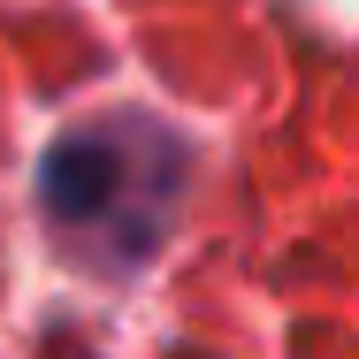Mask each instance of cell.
Here are the masks:
<instances>
[{
    "instance_id": "1",
    "label": "cell",
    "mask_w": 359,
    "mask_h": 359,
    "mask_svg": "<svg viewBox=\"0 0 359 359\" xmlns=\"http://www.w3.org/2000/svg\"><path fill=\"white\" fill-rule=\"evenodd\" d=\"M184 191V145L145 115L62 130L39 161V215L76 268L130 276L161 252Z\"/></svg>"
}]
</instances>
